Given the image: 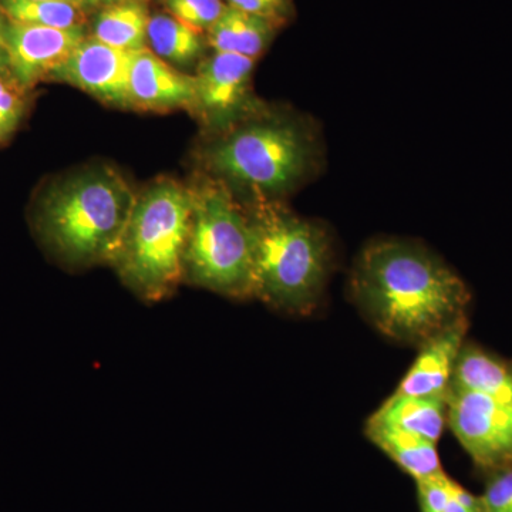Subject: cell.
<instances>
[{
  "label": "cell",
  "mask_w": 512,
  "mask_h": 512,
  "mask_svg": "<svg viewBox=\"0 0 512 512\" xmlns=\"http://www.w3.org/2000/svg\"><path fill=\"white\" fill-rule=\"evenodd\" d=\"M350 292L383 335L419 346L467 319L471 302L466 282L443 259L397 238L366 245L353 266Z\"/></svg>",
  "instance_id": "obj_1"
},
{
  "label": "cell",
  "mask_w": 512,
  "mask_h": 512,
  "mask_svg": "<svg viewBox=\"0 0 512 512\" xmlns=\"http://www.w3.org/2000/svg\"><path fill=\"white\" fill-rule=\"evenodd\" d=\"M204 161L215 178L251 201H282L318 177L325 144L311 117L264 107L217 134Z\"/></svg>",
  "instance_id": "obj_2"
},
{
  "label": "cell",
  "mask_w": 512,
  "mask_h": 512,
  "mask_svg": "<svg viewBox=\"0 0 512 512\" xmlns=\"http://www.w3.org/2000/svg\"><path fill=\"white\" fill-rule=\"evenodd\" d=\"M136 201V192L113 168H86L43 195L35 215L36 232L67 268L110 264Z\"/></svg>",
  "instance_id": "obj_3"
},
{
  "label": "cell",
  "mask_w": 512,
  "mask_h": 512,
  "mask_svg": "<svg viewBox=\"0 0 512 512\" xmlns=\"http://www.w3.org/2000/svg\"><path fill=\"white\" fill-rule=\"evenodd\" d=\"M244 207L254 239L252 298L289 315H308L330 274L328 229L299 217L282 201H251Z\"/></svg>",
  "instance_id": "obj_4"
},
{
  "label": "cell",
  "mask_w": 512,
  "mask_h": 512,
  "mask_svg": "<svg viewBox=\"0 0 512 512\" xmlns=\"http://www.w3.org/2000/svg\"><path fill=\"white\" fill-rule=\"evenodd\" d=\"M191 217V188L175 180H158L137 194L110 265L121 282L144 302L170 298L184 282Z\"/></svg>",
  "instance_id": "obj_5"
},
{
  "label": "cell",
  "mask_w": 512,
  "mask_h": 512,
  "mask_svg": "<svg viewBox=\"0 0 512 512\" xmlns=\"http://www.w3.org/2000/svg\"><path fill=\"white\" fill-rule=\"evenodd\" d=\"M191 194L184 282L227 298H252L254 239L247 210L215 177L201 180Z\"/></svg>",
  "instance_id": "obj_6"
},
{
  "label": "cell",
  "mask_w": 512,
  "mask_h": 512,
  "mask_svg": "<svg viewBox=\"0 0 512 512\" xmlns=\"http://www.w3.org/2000/svg\"><path fill=\"white\" fill-rule=\"evenodd\" d=\"M255 62L234 53L212 52L198 64L192 111L215 134L264 109L252 90Z\"/></svg>",
  "instance_id": "obj_7"
},
{
  "label": "cell",
  "mask_w": 512,
  "mask_h": 512,
  "mask_svg": "<svg viewBox=\"0 0 512 512\" xmlns=\"http://www.w3.org/2000/svg\"><path fill=\"white\" fill-rule=\"evenodd\" d=\"M446 404L448 426L477 467L512 466V403L450 386Z\"/></svg>",
  "instance_id": "obj_8"
},
{
  "label": "cell",
  "mask_w": 512,
  "mask_h": 512,
  "mask_svg": "<svg viewBox=\"0 0 512 512\" xmlns=\"http://www.w3.org/2000/svg\"><path fill=\"white\" fill-rule=\"evenodd\" d=\"M89 35L87 26L56 29L8 20L5 42L10 76L32 90L37 83L50 79Z\"/></svg>",
  "instance_id": "obj_9"
},
{
  "label": "cell",
  "mask_w": 512,
  "mask_h": 512,
  "mask_svg": "<svg viewBox=\"0 0 512 512\" xmlns=\"http://www.w3.org/2000/svg\"><path fill=\"white\" fill-rule=\"evenodd\" d=\"M131 53L114 49L92 36L50 76V80L72 84L111 106H128V73Z\"/></svg>",
  "instance_id": "obj_10"
},
{
  "label": "cell",
  "mask_w": 512,
  "mask_h": 512,
  "mask_svg": "<svg viewBox=\"0 0 512 512\" xmlns=\"http://www.w3.org/2000/svg\"><path fill=\"white\" fill-rule=\"evenodd\" d=\"M194 76H188L148 47L131 53L128 73V106L140 111L192 110Z\"/></svg>",
  "instance_id": "obj_11"
},
{
  "label": "cell",
  "mask_w": 512,
  "mask_h": 512,
  "mask_svg": "<svg viewBox=\"0 0 512 512\" xmlns=\"http://www.w3.org/2000/svg\"><path fill=\"white\" fill-rule=\"evenodd\" d=\"M467 330L468 319L458 320L424 342L396 392L409 396L446 397L458 355L466 343Z\"/></svg>",
  "instance_id": "obj_12"
},
{
  "label": "cell",
  "mask_w": 512,
  "mask_h": 512,
  "mask_svg": "<svg viewBox=\"0 0 512 512\" xmlns=\"http://www.w3.org/2000/svg\"><path fill=\"white\" fill-rule=\"evenodd\" d=\"M369 420L437 444L447 421L446 397H419L396 392Z\"/></svg>",
  "instance_id": "obj_13"
},
{
  "label": "cell",
  "mask_w": 512,
  "mask_h": 512,
  "mask_svg": "<svg viewBox=\"0 0 512 512\" xmlns=\"http://www.w3.org/2000/svg\"><path fill=\"white\" fill-rule=\"evenodd\" d=\"M278 30L269 20L228 6L205 39L212 52L234 53L256 60L274 42Z\"/></svg>",
  "instance_id": "obj_14"
},
{
  "label": "cell",
  "mask_w": 512,
  "mask_h": 512,
  "mask_svg": "<svg viewBox=\"0 0 512 512\" xmlns=\"http://www.w3.org/2000/svg\"><path fill=\"white\" fill-rule=\"evenodd\" d=\"M450 386L512 403V363L466 342Z\"/></svg>",
  "instance_id": "obj_15"
},
{
  "label": "cell",
  "mask_w": 512,
  "mask_h": 512,
  "mask_svg": "<svg viewBox=\"0 0 512 512\" xmlns=\"http://www.w3.org/2000/svg\"><path fill=\"white\" fill-rule=\"evenodd\" d=\"M366 436L414 481L441 473L439 451L433 441L367 420Z\"/></svg>",
  "instance_id": "obj_16"
},
{
  "label": "cell",
  "mask_w": 512,
  "mask_h": 512,
  "mask_svg": "<svg viewBox=\"0 0 512 512\" xmlns=\"http://www.w3.org/2000/svg\"><path fill=\"white\" fill-rule=\"evenodd\" d=\"M150 18L146 0H126L97 10L90 36L114 49L138 52L147 47Z\"/></svg>",
  "instance_id": "obj_17"
},
{
  "label": "cell",
  "mask_w": 512,
  "mask_h": 512,
  "mask_svg": "<svg viewBox=\"0 0 512 512\" xmlns=\"http://www.w3.org/2000/svg\"><path fill=\"white\" fill-rule=\"evenodd\" d=\"M207 39L168 13L151 15L147 28V47L175 69H188L204 59Z\"/></svg>",
  "instance_id": "obj_18"
},
{
  "label": "cell",
  "mask_w": 512,
  "mask_h": 512,
  "mask_svg": "<svg viewBox=\"0 0 512 512\" xmlns=\"http://www.w3.org/2000/svg\"><path fill=\"white\" fill-rule=\"evenodd\" d=\"M0 12L9 22L56 29L87 26L89 18L80 0H0Z\"/></svg>",
  "instance_id": "obj_19"
},
{
  "label": "cell",
  "mask_w": 512,
  "mask_h": 512,
  "mask_svg": "<svg viewBox=\"0 0 512 512\" xmlns=\"http://www.w3.org/2000/svg\"><path fill=\"white\" fill-rule=\"evenodd\" d=\"M168 15L200 33H207L228 8L225 0H161Z\"/></svg>",
  "instance_id": "obj_20"
},
{
  "label": "cell",
  "mask_w": 512,
  "mask_h": 512,
  "mask_svg": "<svg viewBox=\"0 0 512 512\" xmlns=\"http://www.w3.org/2000/svg\"><path fill=\"white\" fill-rule=\"evenodd\" d=\"M28 92L10 73H0V137L5 140L22 123L28 106Z\"/></svg>",
  "instance_id": "obj_21"
},
{
  "label": "cell",
  "mask_w": 512,
  "mask_h": 512,
  "mask_svg": "<svg viewBox=\"0 0 512 512\" xmlns=\"http://www.w3.org/2000/svg\"><path fill=\"white\" fill-rule=\"evenodd\" d=\"M225 3L231 8L269 20L279 29L295 18L293 0H225Z\"/></svg>",
  "instance_id": "obj_22"
},
{
  "label": "cell",
  "mask_w": 512,
  "mask_h": 512,
  "mask_svg": "<svg viewBox=\"0 0 512 512\" xmlns=\"http://www.w3.org/2000/svg\"><path fill=\"white\" fill-rule=\"evenodd\" d=\"M480 498L484 512H512V466L493 471Z\"/></svg>",
  "instance_id": "obj_23"
},
{
  "label": "cell",
  "mask_w": 512,
  "mask_h": 512,
  "mask_svg": "<svg viewBox=\"0 0 512 512\" xmlns=\"http://www.w3.org/2000/svg\"><path fill=\"white\" fill-rule=\"evenodd\" d=\"M421 512H443L450 500V477L444 471L416 481Z\"/></svg>",
  "instance_id": "obj_24"
},
{
  "label": "cell",
  "mask_w": 512,
  "mask_h": 512,
  "mask_svg": "<svg viewBox=\"0 0 512 512\" xmlns=\"http://www.w3.org/2000/svg\"><path fill=\"white\" fill-rule=\"evenodd\" d=\"M6 25H8V19L0 12V73H9L5 42Z\"/></svg>",
  "instance_id": "obj_25"
},
{
  "label": "cell",
  "mask_w": 512,
  "mask_h": 512,
  "mask_svg": "<svg viewBox=\"0 0 512 512\" xmlns=\"http://www.w3.org/2000/svg\"><path fill=\"white\" fill-rule=\"evenodd\" d=\"M83 3L84 8L87 10H93V12H97V10H101L104 8H109V6L117 5V3L126 2V0H80Z\"/></svg>",
  "instance_id": "obj_26"
},
{
  "label": "cell",
  "mask_w": 512,
  "mask_h": 512,
  "mask_svg": "<svg viewBox=\"0 0 512 512\" xmlns=\"http://www.w3.org/2000/svg\"><path fill=\"white\" fill-rule=\"evenodd\" d=\"M2 140H3V138H2V137H0V143H2Z\"/></svg>",
  "instance_id": "obj_27"
}]
</instances>
